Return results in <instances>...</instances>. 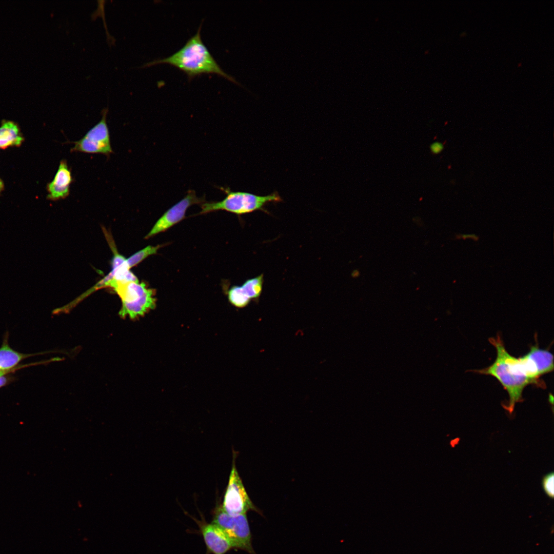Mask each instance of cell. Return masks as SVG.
<instances>
[{
	"label": "cell",
	"mask_w": 554,
	"mask_h": 554,
	"mask_svg": "<svg viewBox=\"0 0 554 554\" xmlns=\"http://www.w3.org/2000/svg\"><path fill=\"white\" fill-rule=\"evenodd\" d=\"M71 172L67 161L61 160L53 180L47 185V199L55 201L67 197L73 182Z\"/></svg>",
	"instance_id": "cell-11"
},
{
	"label": "cell",
	"mask_w": 554,
	"mask_h": 554,
	"mask_svg": "<svg viewBox=\"0 0 554 554\" xmlns=\"http://www.w3.org/2000/svg\"><path fill=\"white\" fill-rule=\"evenodd\" d=\"M263 274L248 279L241 286L232 287L228 292L229 302L238 308L245 307L252 299L258 298L262 291Z\"/></svg>",
	"instance_id": "cell-9"
},
{
	"label": "cell",
	"mask_w": 554,
	"mask_h": 554,
	"mask_svg": "<svg viewBox=\"0 0 554 554\" xmlns=\"http://www.w3.org/2000/svg\"><path fill=\"white\" fill-rule=\"evenodd\" d=\"M204 197L196 196L193 190H189L186 195L179 202L168 209L156 222L145 239L165 231L185 218L188 208L194 204L205 202Z\"/></svg>",
	"instance_id": "cell-8"
},
{
	"label": "cell",
	"mask_w": 554,
	"mask_h": 554,
	"mask_svg": "<svg viewBox=\"0 0 554 554\" xmlns=\"http://www.w3.org/2000/svg\"><path fill=\"white\" fill-rule=\"evenodd\" d=\"M162 245L148 246L134 253L128 259L126 262L130 269L137 265L148 256L156 253Z\"/></svg>",
	"instance_id": "cell-15"
},
{
	"label": "cell",
	"mask_w": 554,
	"mask_h": 554,
	"mask_svg": "<svg viewBox=\"0 0 554 554\" xmlns=\"http://www.w3.org/2000/svg\"><path fill=\"white\" fill-rule=\"evenodd\" d=\"M444 147V144L442 143L434 142L430 144V150L433 154H438L443 151Z\"/></svg>",
	"instance_id": "cell-17"
},
{
	"label": "cell",
	"mask_w": 554,
	"mask_h": 554,
	"mask_svg": "<svg viewBox=\"0 0 554 554\" xmlns=\"http://www.w3.org/2000/svg\"><path fill=\"white\" fill-rule=\"evenodd\" d=\"M208 550L214 554H224L233 548L229 539L218 526L212 522H197Z\"/></svg>",
	"instance_id": "cell-10"
},
{
	"label": "cell",
	"mask_w": 554,
	"mask_h": 554,
	"mask_svg": "<svg viewBox=\"0 0 554 554\" xmlns=\"http://www.w3.org/2000/svg\"><path fill=\"white\" fill-rule=\"evenodd\" d=\"M4 184L3 181L0 178V194L4 190Z\"/></svg>",
	"instance_id": "cell-19"
},
{
	"label": "cell",
	"mask_w": 554,
	"mask_h": 554,
	"mask_svg": "<svg viewBox=\"0 0 554 554\" xmlns=\"http://www.w3.org/2000/svg\"><path fill=\"white\" fill-rule=\"evenodd\" d=\"M542 485L547 496L553 499L554 495V474L553 472H549L543 477Z\"/></svg>",
	"instance_id": "cell-16"
},
{
	"label": "cell",
	"mask_w": 554,
	"mask_h": 554,
	"mask_svg": "<svg viewBox=\"0 0 554 554\" xmlns=\"http://www.w3.org/2000/svg\"><path fill=\"white\" fill-rule=\"evenodd\" d=\"M30 355H32L14 350L5 340L0 348V371H10L21 361Z\"/></svg>",
	"instance_id": "cell-14"
},
{
	"label": "cell",
	"mask_w": 554,
	"mask_h": 554,
	"mask_svg": "<svg viewBox=\"0 0 554 554\" xmlns=\"http://www.w3.org/2000/svg\"><path fill=\"white\" fill-rule=\"evenodd\" d=\"M235 457L221 507L231 516L245 514L248 510L259 512L249 498L237 471Z\"/></svg>",
	"instance_id": "cell-6"
},
{
	"label": "cell",
	"mask_w": 554,
	"mask_h": 554,
	"mask_svg": "<svg viewBox=\"0 0 554 554\" xmlns=\"http://www.w3.org/2000/svg\"><path fill=\"white\" fill-rule=\"evenodd\" d=\"M536 366L540 376L553 369V356L548 350L540 348L538 345L531 347L527 353Z\"/></svg>",
	"instance_id": "cell-13"
},
{
	"label": "cell",
	"mask_w": 554,
	"mask_h": 554,
	"mask_svg": "<svg viewBox=\"0 0 554 554\" xmlns=\"http://www.w3.org/2000/svg\"><path fill=\"white\" fill-rule=\"evenodd\" d=\"M24 141L18 125L11 121H3L0 126V149L19 147Z\"/></svg>",
	"instance_id": "cell-12"
},
{
	"label": "cell",
	"mask_w": 554,
	"mask_h": 554,
	"mask_svg": "<svg viewBox=\"0 0 554 554\" xmlns=\"http://www.w3.org/2000/svg\"><path fill=\"white\" fill-rule=\"evenodd\" d=\"M202 25V23L196 33L176 52L168 57L147 63L141 68L166 63L183 71L189 79L204 73H213L240 85L234 77L221 68L203 42L201 36Z\"/></svg>",
	"instance_id": "cell-1"
},
{
	"label": "cell",
	"mask_w": 554,
	"mask_h": 554,
	"mask_svg": "<svg viewBox=\"0 0 554 554\" xmlns=\"http://www.w3.org/2000/svg\"><path fill=\"white\" fill-rule=\"evenodd\" d=\"M112 288L121 300L122 307L118 314L122 318L128 316L131 319H135L155 307V290L148 288L144 282H118Z\"/></svg>",
	"instance_id": "cell-4"
},
{
	"label": "cell",
	"mask_w": 554,
	"mask_h": 554,
	"mask_svg": "<svg viewBox=\"0 0 554 554\" xmlns=\"http://www.w3.org/2000/svg\"><path fill=\"white\" fill-rule=\"evenodd\" d=\"M489 342L496 349V359L488 367L475 371L492 375L500 382L507 391L509 398L508 402L502 406L511 414L515 404L522 401L524 388L533 383L521 371L516 362V358L507 351L499 335L496 338H490Z\"/></svg>",
	"instance_id": "cell-2"
},
{
	"label": "cell",
	"mask_w": 554,
	"mask_h": 554,
	"mask_svg": "<svg viewBox=\"0 0 554 554\" xmlns=\"http://www.w3.org/2000/svg\"><path fill=\"white\" fill-rule=\"evenodd\" d=\"M8 372H7V371H0V375H4L5 374H6V373H7Z\"/></svg>",
	"instance_id": "cell-20"
},
{
	"label": "cell",
	"mask_w": 554,
	"mask_h": 554,
	"mask_svg": "<svg viewBox=\"0 0 554 554\" xmlns=\"http://www.w3.org/2000/svg\"><path fill=\"white\" fill-rule=\"evenodd\" d=\"M212 523L221 528L231 541L233 547L254 553L251 546L250 529L245 514L228 515L221 506L215 509Z\"/></svg>",
	"instance_id": "cell-5"
},
{
	"label": "cell",
	"mask_w": 554,
	"mask_h": 554,
	"mask_svg": "<svg viewBox=\"0 0 554 554\" xmlns=\"http://www.w3.org/2000/svg\"><path fill=\"white\" fill-rule=\"evenodd\" d=\"M108 108L102 111L100 121L90 129L80 140L73 142L71 151L87 153H100L109 155L113 153L110 134L106 122Z\"/></svg>",
	"instance_id": "cell-7"
},
{
	"label": "cell",
	"mask_w": 554,
	"mask_h": 554,
	"mask_svg": "<svg viewBox=\"0 0 554 554\" xmlns=\"http://www.w3.org/2000/svg\"><path fill=\"white\" fill-rule=\"evenodd\" d=\"M521 64H522V63H521L520 64H519L518 65V67H520V66H521Z\"/></svg>",
	"instance_id": "cell-21"
},
{
	"label": "cell",
	"mask_w": 554,
	"mask_h": 554,
	"mask_svg": "<svg viewBox=\"0 0 554 554\" xmlns=\"http://www.w3.org/2000/svg\"><path fill=\"white\" fill-rule=\"evenodd\" d=\"M226 194L225 197L219 202L203 203L201 204L200 214H206L218 210H225L237 215L250 213L257 210L267 212L265 206L270 203H276L283 201L277 192L267 195H258L243 191H232L228 188H220Z\"/></svg>",
	"instance_id": "cell-3"
},
{
	"label": "cell",
	"mask_w": 554,
	"mask_h": 554,
	"mask_svg": "<svg viewBox=\"0 0 554 554\" xmlns=\"http://www.w3.org/2000/svg\"><path fill=\"white\" fill-rule=\"evenodd\" d=\"M8 381L7 378L4 375H0V387H2L5 385Z\"/></svg>",
	"instance_id": "cell-18"
}]
</instances>
